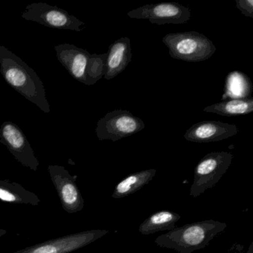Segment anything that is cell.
Listing matches in <instances>:
<instances>
[{"instance_id":"6da1fadb","label":"cell","mask_w":253,"mask_h":253,"mask_svg":"<svg viewBox=\"0 0 253 253\" xmlns=\"http://www.w3.org/2000/svg\"><path fill=\"white\" fill-rule=\"evenodd\" d=\"M0 72L13 89L45 113L51 112L43 83L37 72L3 45H0Z\"/></svg>"},{"instance_id":"7a4b0ae2","label":"cell","mask_w":253,"mask_h":253,"mask_svg":"<svg viewBox=\"0 0 253 253\" xmlns=\"http://www.w3.org/2000/svg\"><path fill=\"white\" fill-rule=\"evenodd\" d=\"M226 226V223L214 220L188 223L160 235L155 243L163 248L176 250L177 253H192L205 248Z\"/></svg>"},{"instance_id":"3957f363","label":"cell","mask_w":253,"mask_h":253,"mask_svg":"<svg viewBox=\"0 0 253 253\" xmlns=\"http://www.w3.org/2000/svg\"><path fill=\"white\" fill-rule=\"evenodd\" d=\"M58 61L78 82L92 85L104 77L107 54H90L69 43L54 47Z\"/></svg>"},{"instance_id":"277c9868","label":"cell","mask_w":253,"mask_h":253,"mask_svg":"<svg viewBox=\"0 0 253 253\" xmlns=\"http://www.w3.org/2000/svg\"><path fill=\"white\" fill-rule=\"evenodd\" d=\"M162 41L169 48V55L173 59L183 61H205L216 51L212 41L203 34L194 31L168 34L164 37Z\"/></svg>"},{"instance_id":"5b68a950","label":"cell","mask_w":253,"mask_h":253,"mask_svg":"<svg viewBox=\"0 0 253 253\" xmlns=\"http://www.w3.org/2000/svg\"><path fill=\"white\" fill-rule=\"evenodd\" d=\"M233 155L229 152H215L206 155L195 167L190 196L197 198L215 186L230 167Z\"/></svg>"},{"instance_id":"8992f818","label":"cell","mask_w":253,"mask_h":253,"mask_svg":"<svg viewBox=\"0 0 253 253\" xmlns=\"http://www.w3.org/2000/svg\"><path fill=\"white\" fill-rule=\"evenodd\" d=\"M22 17L24 20L60 30L81 32L85 28L84 22L71 15L66 10L42 2L28 5Z\"/></svg>"},{"instance_id":"52a82bcc","label":"cell","mask_w":253,"mask_h":253,"mask_svg":"<svg viewBox=\"0 0 253 253\" xmlns=\"http://www.w3.org/2000/svg\"><path fill=\"white\" fill-rule=\"evenodd\" d=\"M145 126L144 122L131 112L116 109L106 114L97 122L95 132L100 140L116 142L140 132Z\"/></svg>"},{"instance_id":"ba28073f","label":"cell","mask_w":253,"mask_h":253,"mask_svg":"<svg viewBox=\"0 0 253 253\" xmlns=\"http://www.w3.org/2000/svg\"><path fill=\"white\" fill-rule=\"evenodd\" d=\"M107 233L109 231L105 229H91L48 240L13 253H70L86 247Z\"/></svg>"},{"instance_id":"9c48e42d","label":"cell","mask_w":253,"mask_h":253,"mask_svg":"<svg viewBox=\"0 0 253 253\" xmlns=\"http://www.w3.org/2000/svg\"><path fill=\"white\" fill-rule=\"evenodd\" d=\"M130 18L149 20L152 24H184L191 17L190 10L177 2H161L139 7L128 12Z\"/></svg>"},{"instance_id":"30bf717a","label":"cell","mask_w":253,"mask_h":253,"mask_svg":"<svg viewBox=\"0 0 253 253\" xmlns=\"http://www.w3.org/2000/svg\"><path fill=\"white\" fill-rule=\"evenodd\" d=\"M0 143L5 145L19 163L37 171L40 163L35 152L19 126L11 121H5L0 127Z\"/></svg>"},{"instance_id":"8fae6325","label":"cell","mask_w":253,"mask_h":253,"mask_svg":"<svg viewBox=\"0 0 253 253\" xmlns=\"http://www.w3.org/2000/svg\"><path fill=\"white\" fill-rule=\"evenodd\" d=\"M48 173L57 191L63 210L69 213L78 212L84 208V199L73 176L63 166L49 165Z\"/></svg>"},{"instance_id":"7c38bea8","label":"cell","mask_w":253,"mask_h":253,"mask_svg":"<svg viewBox=\"0 0 253 253\" xmlns=\"http://www.w3.org/2000/svg\"><path fill=\"white\" fill-rule=\"evenodd\" d=\"M237 133L238 128L233 124L220 121H201L186 130L184 138L193 143H211L233 137Z\"/></svg>"},{"instance_id":"4fadbf2b","label":"cell","mask_w":253,"mask_h":253,"mask_svg":"<svg viewBox=\"0 0 253 253\" xmlns=\"http://www.w3.org/2000/svg\"><path fill=\"white\" fill-rule=\"evenodd\" d=\"M106 60V71L103 78L113 79L122 73L131 60V41L128 38H121L111 44Z\"/></svg>"},{"instance_id":"5bb4252c","label":"cell","mask_w":253,"mask_h":253,"mask_svg":"<svg viewBox=\"0 0 253 253\" xmlns=\"http://www.w3.org/2000/svg\"><path fill=\"white\" fill-rule=\"evenodd\" d=\"M0 201L11 204L38 206L39 197L20 183L10 180H0Z\"/></svg>"},{"instance_id":"9a60e30c","label":"cell","mask_w":253,"mask_h":253,"mask_svg":"<svg viewBox=\"0 0 253 253\" xmlns=\"http://www.w3.org/2000/svg\"><path fill=\"white\" fill-rule=\"evenodd\" d=\"M156 173V169H150L128 174L116 185L112 195V198L120 199L137 192L147 185Z\"/></svg>"},{"instance_id":"2e32d148","label":"cell","mask_w":253,"mask_h":253,"mask_svg":"<svg viewBox=\"0 0 253 253\" xmlns=\"http://www.w3.org/2000/svg\"><path fill=\"white\" fill-rule=\"evenodd\" d=\"M181 216L169 210H161L146 218L139 226L142 235H148L161 231H171L175 228L176 223Z\"/></svg>"},{"instance_id":"e0dca14e","label":"cell","mask_w":253,"mask_h":253,"mask_svg":"<svg viewBox=\"0 0 253 253\" xmlns=\"http://www.w3.org/2000/svg\"><path fill=\"white\" fill-rule=\"evenodd\" d=\"M207 113L217 114L221 116L232 117L246 115L253 112V98L232 99L223 100L204 109Z\"/></svg>"},{"instance_id":"ac0fdd59","label":"cell","mask_w":253,"mask_h":253,"mask_svg":"<svg viewBox=\"0 0 253 253\" xmlns=\"http://www.w3.org/2000/svg\"><path fill=\"white\" fill-rule=\"evenodd\" d=\"M251 92L252 84L248 77L238 71H235L228 75L222 100L247 98Z\"/></svg>"},{"instance_id":"d6986e66","label":"cell","mask_w":253,"mask_h":253,"mask_svg":"<svg viewBox=\"0 0 253 253\" xmlns=\"http://www.w3.org/2000/svg\"><path fill=\"white\" fill-rule=\"evenodd\" d=\"M236 8L241 11L245 17L253 18V0H236Z\"/></svg>"},{"instance_id":"ffe728a7","label":"cell","mask_w":253,"mask_h":253,"mask_svg":"<svg viewBox=\"0 0 253 253\" xmlns=\"http://www.w3.org/2000/svg\"><path fill=\"white\" fill-rule=\"evenodd\" d=\"M7 233V231L5 229H0V237L3 236Z\"/></svg>"},{"instance_id":"44dd1931","label":"cell","mask_w":253,"mask_h":253,"mask_svg":"<svg viewBox=\"0 0 253 253\" xmlns=\"http://www.w3.org/2000/svg\"><path fill=\"white\" fill-rule=\"evenodd\" d=\"M247 253H253V243H252L251 245H250V248H249L248 252Z\"/></svg>"}]
</instances>
